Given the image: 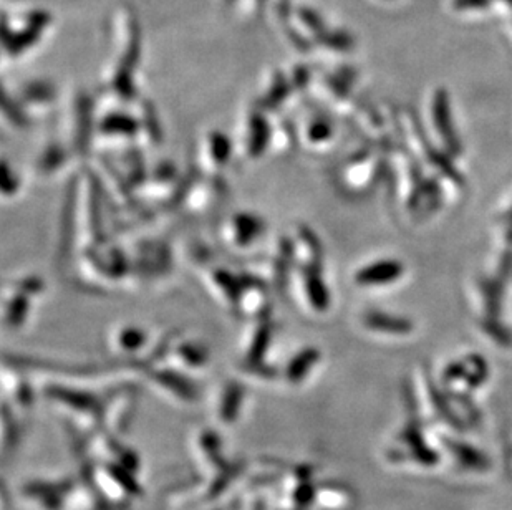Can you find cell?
<instances>
[{"mask_svg":"<svg viewBox=\"0 0 512 510\" xmlns=\"http://www.w3.org/2000/svg\"><path fill=\"white\" fill-rule=\"evenodd\" d=\"M433 118L435 126L440 131L441 138L446 141V145L451 150L458 148V138H456L455 126H453V116H451L450 97L445 90H438L433 98Z\"/></svg>","mask_w":512,"mask_h":510,"instance_id":"cell-1","label":"cell"},{"mask_svg":"<svg viewBox=\"0 0 512 510\" xmlns=\"http://www.w3.org/2000/svg\"><path fill=\"white\" fill-rule=\"evenodd\" d=\"M403 274V265L395 260H383L377 264L365 267L355 275L357 284L375 287V285L392 284L393 280L400 279Z\"/></svg>","mask_w":512,"mask_h":510,"instance_id":"cell-2","label":"cell"},{"mask_svg":"<svg viewBox=\"0 0 512 510\" xmlns=\"http://www.w3.org/2000/svg\"><path fill=\"white\" fill-rule=\"evenodd\" d=\"M363 323L372 330L387 333H408L411 332V325L405 318L392 317L387 313L370 312L363 317Z\"/></svg>","mask_w":512,"mask_h":510,"instance_id":"cell-3","label":"cell"},{"mask_svg":"<svg viewBox=\"0 0 512 510\" xmlns=\"http://www.w3.org/2000/svg\"><path fill=\"white\" fill-rule=\"evenodd\" d=\"M307 294L312 304H314L315 310H325L329 305V295H327V289H325L322 277H320L315 270L307 272Z\"/></svg>","mask_w":512,"mask_h":510,"instance_id":"cell-4","label":"cell"},{"mask_svg":"<svg viewBox=\"0 0 512 510\" xmlns=\"http://www.w3.org/2000/svg\"><path fill=\"white\" fill-rule=\"evenodd\" d=\"M317 37H319L320 45H324L327 49L337 50V52H348L355 47V40L345 30L327 29Z\"/></svg>","mask_w":512,"mask_h":510,"instance_id":"cell-5","label":"cell"},{"mask_svg":"<svg viewBox=\"0 0 512 510\" xmlns=\"http://www.w3.org/2000/svg\"><path fill=\"white\" fill-rule=\"evenodd\" d=\"M234 231H236L237 241L241 244H249V241L256 239L261 234L262 222L257 217L242 214L241 217H236V221H234Z\"/></svg>","mask_w":512,"mask_h":510,"instance_id":"cell-6","label":"cell"},{"mask_svg":"<svg viewBox=\"0 0 512 510\" xmlns=\"http://www.w3.org/2000/svg\"><path fill=\"white\" fill-rule=\"evenodd\" d=\"M317 360H319V352H315L312 348L299 353V355L292 360L289 368H287V376H289L290 380L294 381L304 378L305 373L315 365V361Z\"/></svg>","mask_w":512,"mask_h":510,"instance_id":"cell-7","label":"cell"},{"mask_svg":"<svg viewBox=\"0 0 512 510\" xmlns=\"http://www.w3.org/2000/svg\"><path fill=\"white\" fill-rule=\"evenodd\" d=\"M0 191L5 194H14L17 191V179L10 173L9 166L0 161Z\"/></svg>","mask_w":512,"mask_h":510,"instance_id":"cell-8","label":"cell"},{"mask_svg":"<svg viewBox=\"0 0 512 510\" xmlns=\"http://www.w3.org/2000/svg\"><path fill=\"white\" fill-rule=\"evenodd\" d=\"M300 15H302V20H304L305 24H307V27L314 30V32H317V35L322 34L324 30H327V27H325L324 19H322L319 14L312 12V10H302Z\"/></svg>","mask_w":512,"mask_h":510,"instance_id":"cell-9","label":"cell"},{"mask_svg":"<svg viewBox=\"0 0 512 510\" xmlns=\"http://www.w3.org/2000/svg\"><path fill=\"white\" fill-rule=\"evenodd\" d=\"M493 0H453L456 10H483L488 9Z\"/></svg>","mask_w":512,"mask_h":510,"instance_id":"cell-10","label":"cell"},{"mask_svg":"<svg viewBox=\"0 0 512 510\" xmlns=\"http://www.w3.org/2000/svg\"><path fill=\"white\" fill-rule=\"evenodd\" d=\"M141 342H143V333L136 332V330H133V328L123 332V337H121V343H123V347L126 348L138 347Z\"/></svg>","mask_w":512,"mask_h":510,"instance_id":"cell-11","label":"cell"},{"mask_svg":"<svg viewBox=\"0 0 512 510\" xmlns=\"http://www.w3.org/2000/svg\"><path fill=\"white\" fill-rule=\"evenodd\" d=\"M330 133H332V130H330V126L327 125V123H322V121H319V123H317V125L312 126V130H310V140H327V138H329Z\"/></svg>","mask_w":512,"mask_h":510,"instance_id":"cell-12","label":"cell"},{"mask_svg":"<svg viewBox=\"0 0 512 510\" xmlns=\"http://www.w3.org/2000/svg\"><path fill=\"white\" fill-rule=\"evenodd\" d=\"M503 2H506V4H508V7H511L512 9V0H503Z\"/></svg>","mask_w":512,"mask_h":510,"instance_id":"cell-13","label":"cell"}]
</instances>
